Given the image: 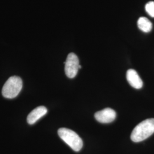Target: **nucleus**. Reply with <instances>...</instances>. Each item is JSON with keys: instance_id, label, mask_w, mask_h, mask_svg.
Here are the masks:
<instances>
[{"instance_id": "4", "label": "nucleus", "mask_w": 154, "mask_h": 154, "mask_svg": "<svg viewBox=\"0 0 154 154\" xmlns=\"http://www.w3.org/2000/svg\"><path fill=\"white\" fill-rule=\"evenodd\" d=\"M64 63L65 65V71L66 76L69 78H74L77 75L80 65L77 55L73 53L69 54Z\"/></svg>"}, {"instance_id": "1", "label": "nucleus", "mask_w": 154, "mask_h": 154, "mask_svg": "<svg viewBox=\"0 0 154 154\" xmlns=\"http://www.w3.org/2000/svg\"><path fill=\"white\" fill-rule=\"evenodd\" d=\"M154 133V118H149L140 122L135 127L131 135L134 142H140L149 137Z\"/></svg>"}, {"instance_id": "5", "label": "nucleus", "mask_w": 154, "mask_h": 154, "mask_svg": "<svg viewBox=\"0 0 154 154\" xmlns=\"http://www.w3.org/2000/svg\"><path fill=\"white\" fill-rule=\"evenodd\" d=\"M116 116L115 110L110 108H106L97 112L94 116L95 119L100 123H109L116 119Z\"/></svg>"}, {"instance_id": "3", "label": "nucleus", "mask_w": 154, "mask_h": 154, "mask_svg": "<svg viewBox=\"0 0 154 154\" xmlns=\"http://www.w3.org/2000/svg\"><path fill=\"white\" fill-rule=\"evenodd\" d=\"M22 85V79L20 77L17 76L10 77L2 88V94L3 97L8 99L16 98L21 91Z\"/></svg>"}, {"instance_id": "2", "label": "nucleus", "mask_w": 154, "mask_h": 154, "mask_svg": "<svg viewBox=\"0 0 154 154\" xmlns=\"http://www.w3.org/2000/svg\"><path fill=\"white\" fill-rule=\"evenodd\" d=\"M59 137L74 151L78 152L83 147L82 139L77 133L67 128H61L58 130Z\"/></svg>"}, {"instance_id": "7", "label": "nucleus", "mask_w": 154, "mask_h": 154, "mask_svg": "<svg viewBox=\"0 0 154 154\" xmlns=\"http://www.w3.org/2000/svg\"><path fill=\"white\" fill-rule=\"evenodd\" d=\"M48 112L47 109L43 106H39L33 111H31V112L28 115L27 117V121L29 125H33L37 121H38L40 118H41L42 116Z\"/></svg>"}, {"instance_id": "9", "label": "nucleus", "mask_w": 154, "mask_h": 154, "mask_svg": "<svg viewBox=\"0 0 154 154\" xmlns=\"http://www.w3.org/2000/svg\"><path fill=\"white\" fill-rule=\"evenodd\" d=\"M146 11L147 12L149 15L152 17H154V2L149 1L145 6Z\"/></svg>"}, {"instance_id": "8", "label": "nucleus", "mask_w": 154, "mask_h": 154, "mask_svg": "<svg viewBox=\"0 0 154 154\" xmlns=\"http://www.w3.org/2000/svg\"><path fill=\"white\" fill-rule=\"evenodd\" d=\"M138 26L139 29L143 32L149 33L152 30V24L148 18L142 17L138 20Z\"/></svg>"}, {"instance_id": "6", "label": "nucleus", "mask_w": 154, "mask_h": 154, "mask_svg": "<svg viewBox=\"0 0 154 154\" xmlns=\"http://www.w3.org/2000/svg\"><path fill=\"white\" fill-rule=\"evenodd\" d=\"M126 78L128 82L132 88L140 89L143 87V81L135 70L129 69L127 70Z\"/></svg>"}]
</instances>
